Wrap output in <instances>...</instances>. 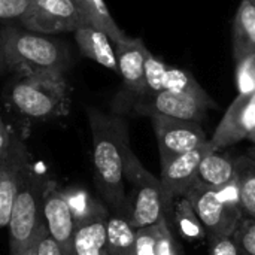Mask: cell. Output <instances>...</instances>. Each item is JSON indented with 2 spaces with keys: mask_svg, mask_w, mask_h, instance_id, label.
<instances>
[{
  "mask_svg": "<svg viewBox=\"0 0 255 255\" xmlns=\"http://www.w3.org/2000/svg\"><path fill=\"white\" fill-rule=\"evenodd\" d=\"M93 139V167L97 191L114 214L126 215V155L130 146L127 121L118 114H106L94 106L87 108Z\"/></svg>",
  "mask_w": 255,
  "mask_h": 255,
  "instance_id": "obj_1",
  "label": "cell"
},
{
  "mask_svg": "<svg viewBox=\"0 0 255 255\" xmlns=\"http://www.w3.org/2000/svg\"><path fill=\"white\" fill-rule=\"evenodd\" d=\"M0 43L6 67L13 73L66 76L73 63L72 51L64 40L27 30L19 24H3Z\"/></svg>",
  "mask_w": 255,
  "mask_h": 255,
  "instance_id": "obj_2",
  "label": "cell"
},
{
  "mask_svg": "<svg viewBox=\"0 0 255 255\" xmlns=\"http://www.w3.org/2000/svg\"><path fill=\"white\" fill-rule=\"evenodd\" d=\"M6 103L30 121H48L69 112L70 97L66 76L15 73L6 88Z\"/></svg>",
  "mask_w": 255,
  "mask_h": 255,
  "instance_id": "obj_3",
  "label": "cell"
},
{
  "mask_svg": "<svg viewBox=\"0 0 255 255\" xmlns=\"http://www.w3.org/2000/svg\"><path fill=\"white\" fill-rule=\"evenodd\" d=\"M48 179L37 173L30 164L19 193L15 199L10 220H9V253L21 255L31 247L40 229L45 226L43 220V194Z\"/></svg>",
  "mask_w": 255,
  "mask_h": 255,
  "instance_id": "obj_4",
  "label": "cell"
},
{
  "mask_svg": "<svg viewBox=\"0 0 255 255\" xmlns=\"http://www.w3.org/2000/svg\"><path fill=\"white\" fill-rule=\"evenodd\" d=\"M124 175L126 185L128 184L130 187V191L127 193L126 211V217L130 224L136 230L157 224L167 215L163 205L160 179L145 169L131 148L126 155Z\"/></svg>",
  "mask_w": 255,
  "mask_h": 255,
  "instance_id": "obj_5",
  "label": "cell"
},
{
  "mask_svg": "<svg viewBox=\"0 0 255 255\" xmlns=\"http://www.w3.org/2000/svg\"><path fill=\"white\" fill-rule=\"evenodd\" d=\"M211 108H215L212 99H200L163 90L157 93H145L130 100L117 114L120 115L124 112H133L137 115H146L149 118L154 115H161L202 123Z\"/></svg>",
  "mask_w": 255,
  "mask_h": 255,
  "instance_id": "obj_6",
  "label": "cell"
},
{
  "mask_svg": "<svg viewBox=\"0 0 255 255\" xmlns=\"http://www.w3.org/2000/svg\"><path fill=\"white\" fill-rule=\"evenodd\" d=\"M184 197H187L194 208L206 230L208 239L233 236L241 221L245 218L242 208L226 203L217 188L208 187L197 179Z\"/></svg>",
  "mask_w": 255,
  "mask_h": 255,
  "instance_id": "obj_7",
  "label": "cell"
},
{
  "mask_svg": "<svg viewBox=\"0 0 255 255\" xmlns=\"http://www.w3.org/2000/svg\"><path fill=\"white\" fill-rule=\"evenodd\" d=\"M214 151L217 149L214 148L211 140H208L205 145L160 164V185L166 214L173 208L175 200L184 197L187 191L193 187L199 176L202 160Z\"/></svg>",
  "mask_w": 255,
  "mask_h": 255,
  "instance_id": "obj_8",
  "label": "cell"
},
{
  "mask_svg": "<svg viewBox=\"0 0 255 255\" xmlns=\"http://www.w3.org/2000/svg\"><path fill=\"white\" fill-rule=\"evenodd\" d=\"M118 61V73L123 79V91L117 96L114 103L115 114L130 100L146 93L145 82V61L149 49L140 37L126 36L123 40L114 43Z\"/></svg>",
  "mask_w": 255,
  "mask_h": 255,
  "instance_id": "obj_9",
  "label": "cell"
},
{
  "mask_svg": "<svg viewBox=\"0 0 255 255\" xmlns=\"http://www.w3.org/2000/svg\"><path fill=\"white\" fill-rule=\"evenodd\" d=\"M151 121L157 139L160 164L196 149L209 140L200 123L161 115L151 117Z\"/></svg>",
  "mask_w": 255,
  "mask_h": 255,
  "instance_id": "obj_10",
  "label": "cell"
},
{
  "mask_svg": "<svg viewBox=\"0 0 255 255\" xmlns=\"http://www.w3.org/2000/svg\"><path fill=\"white\" fill-rule=\"evenodd\" d=\"M30 164V154L24 139L15 130H10L7 151L0 160V229L9 224L15 199Z\"/></svg>",
  "mask_w": 255,
  "mask_h": 255,
  "instance_id": "obj_11",
  "label": "cell"
},
{
  "mask_svg": "<svg viewBox=\"0 0 255 255\" xmlns=\"http://www.w3.org/2000/svg\"><path fill=\"white\" fill-rule=\"evenodd\" d=\"M19 25L31 31L55 36L73 33L84 24L72 0H28Z\"/></svg>",
  "mask_w": 255,
  "mask_h": 255,
  "instance_id": "obj_12",
  "label": "cell"
},
{
  "mask_svg": "<svg viewBox=\"0 0 255 255\" xmlns=\"http://www.w3.org/2000/svg\"><path fill=\"white\" fill-rule=\"evenodd\" d=\"M43 220L48 235L60 247L63 255H75L73 238L76 217L70 200L48 179L43 194Z\"/></svg>",
  "mask_w": 255,
  "mask_h": 255,
  "instance_id": "obj_13",
  "label": "cell"
},
{
  "mask_svg": "<svg viewBox=\"0 0 255 255\" xmlns=\"http://www.w3.org/2000/svg\"><path fill=\"white\" fill-rule=\"evenodd\" d=\"M254 128L255 93L239 94L226 111L209 140L217 151H221L244 139H248Z\"/></svg>",
  "mask_w": 255,
  "mask_h": 255,
  "instance_id": "obj_14",
  "label": "cell"
},
{
  "mask_svg": "<svg viewBox=\"0 0 255 255\" xmlns=\"http://www.w3.org/2000/svg\"><path fill=\"white\" fill-rule=\"evenodd\" d=\"M108 209L97 203L84 215L76 217L73 250L75 255L108 254Z\"/></svg>",
  "mask_w": 255,
  "mask_h": 255,
  "instance_id": "obj_15",
  "label": "cell"
},
{
  "mask_svg": "<svg viewBox=\"0 0 255 255\" xmlns=\"http://www.w3.org/2000/svg\"><path fill=\"white\" fill-rule=\"evenodd\" d=\"M73 34L75 42L84 57L112 72H118L115 45L106 33L90 25H82L75 30Z\"/></svg>",
  "mask_w": 255,
  "mask_h": 255,
  "instance_id": "obj_16",
  "label": "cell"
},
{
  "mask_svg": "<svg viewBox=\"0 0 255 255\" xmlns=\"http://www.w3.org/2000/svg\"><path fill=\"white\" fill-rule=\"evenodd\" d=\"M255 54V0H242L233 21V57L238 61Z\"/></svg>",
  "mask_w": 255,
  "mask_h": 255,
  "instance_id": "obj_17",
  "label": "cell"
},
{
  "mask_svg": "<svg viewBox=\"0 0 255 255\" xmlns=\"http://www.w3.org/2000/svg\"><path fill=\"white\" fill-rule=\"evenodd\" d=\"M84 25L94 27L106 33L114 43L123 40L127 34L112 18L105 0H72Z\"/></svg>",
  "mask_w": 255,
  "mask_h": 255,
  "instance_id": "obj_18",
  "label": "cell"
},
{
  "mask_svg": "<svg viewBox=\"0 0 255 255\" xmlns=\"http://www.w3.org/2000/svg\"><path fill=\"white\" fill-rule=\"evenodd\" d=\"M236 178V158L214 151L208 154L199 167L197 181L203 182L208 187L220 188Z\"/></svg>",
  "mask_w": 255,
  "mask_h": 255,
  "instance_id": "obj_19",
  "label": "cell"
},
{
  "mask_svg": "<svg viewBox=\"0 0 255 255\" xmlns=\"http://www.w3.org/2000/svg\"><path fill=\"white\" fill-rule=\"evenodd\" d=\"M108 254L136 255V229L126 215L112 214L108 218Z\"/></svg>",
  "mask_w": 255,
  "mask_h": 255,
  "instance_id": "obj_20",
  "label": "cell"
},
{
  "mask_svg": "<svg viewBox=\"0 0 255 255\" xmlns=\"http://www.w3.org/2000/svg\"><path fill=\"white\" fill-rule=\"evenodd\" d=\"M236 178L244 215L255 220V161L250 155L236 158Z\"/></svg>",
  "mask_w": 255,
  "mask_h": 255,
  "instance_id": "obj_21",
  "label": "cell"
},
{
  "mask_svg": "<svg viewBox=\"0 0 255 255\" xmlns=\"http://www.w3.org/2000/svg\"><path fill=\"white\" fill-rule=\"evenodd\" d=\"M173 217H175V223H176V227H178L179 233L185 239H188V241H202V239L208 238L202 221L199 220L194 208L191 206V203L188 202L187 197L178 199V202L175 205Z\"/></svg>",
  "mask_w": 255,
  "mask_h": 255,
  "instance_id": "obj_22",
  "label": "cell"
},
{
  "mask_svg": "<svg viewBox=\"0 0 255 255\" xmlns=\"http://www.w3.org/2000/svg\"><path fill=\"white\" fill-rule=\"evenodd\" d=\"M163 90L179 93V94H188L200 99H211V96L202 88V85L196 81V78L188 70L173 66H167Z\"/></svg>",
  "mask_w": 255,
  "mask_h": 255,
  "instance_id": "obj_23",
  "label": "cell"
},
{
  "mask_svg": "<svg viewBox=\"0 0 255 255\" xmlns=\"http://www.w3.org/2000/svg\"><path fill=\"white\" fill-rule=\"evenodd\" d=\"M167 70V64L163 63L160 58L152 55L149 51L146 61H145V82H146V93H157L163 91L164 75Z\"/></svg>",
  "mask_w": 255,
  "mask_h": 255,
  "instance_id": "obj_24",
  "label": "cell"
},
{
  "mask_svg": "<svg viewBox=\"0 0 255 255\" xmlns=\"http://www.w3.org/2000/svg\"><path fill=\"white\" fill-rule=\"evenodd\" d=\"M236 82L239 94L255 93V54L236 63Z\"/></svg>",
  "mask_w": 255,
  "mask_h": 255,
  "instance_id": "obj_25",
  "label": "cell"
},
{
  "mask_svg": "<svg viewBox=\"0 0 255 255\" xmlns=\"http://www.w3.org/2000/svg\"><path fill=\"white\" fill-rule=\"evenodd\" d=\"M242 255H255V220L244 218L233 235Z\"/></svg>",
  "mask_w": 255,
  "mask_h": 255,
  "instance_id": "obj_26",
  "label": "cell"
},
{
  "mask_svg": "<svg viewBox=\"0 0 255 255\" xmlns=\"http://www.w3.org/2000/svg\"><path fill=\"white\" fill-rule=\"evenodd\" d=\"M155 226H157V255H182L170 232L167 215L163 217Z\"/></svg>",
  "mask_w": 255,
  "mask_h": 255,
  "instance_id": "obj_27",
  "label": "cell"
},
{
  "mask_svg": "<svg viewBox=\"0 0 255 255\" xmlns=\"http://www.w3.org/2000/svg\"><path fill=\"white\" fill-rule=\"evenodd\" d=\"M28 6V0H0V22L19 24Z\"/></svg>",
  "mask_w": 255,
  "mask_h": 255,
  "instance_id": "obj_28",
  "label": "cell"
},
{
  "mask_svg": "<svg viewBox=\"0 0 255 255\" xmlns=\"http://www.w3.org/2000/svg\"><path fill=\"white\" fill-rule=\"evenodd\" d=\"M136 255H157V226L136 230Z\"/></svg>",
  "mask_w": 255,
  "mask_h": 255,
  "instance_id": "obj_29",
  "label": "cell"
},
{
  "mask_svg": "<svg viewBox=\"0 0 255 255\" xmlns=\"http://www.w3.org/2000/svg\"><path fill=\"white\" fill-rule=\"evenodd\" d=\"M209 255H242L233 236L212 238L208 239Z\"/></svg>",
  "mask_w": 255,
  "mask_h": 255,
  "instance_id": "obj_30",
  "label": "cell"
},
{
  "mask_svg": "<svg viewBox=\"0 0 255 255\" xmlns=\"http://www.w3.org/2000/svg\"><path fill=\"white\" fill-rule=\"evenodd\" d=\"M39 255H63L60 247L52 241L46 229L39 239Z\"/></svg>",
  "mask_w": 255,
  "mask_h": 255,
  "instance_id": "obj_31",
  "label": "cell"
},
{
  "mask_svg": "<svg viewBox=\"0 0 255 255\" xmlns=\"http://www.w3.org/2000/svg\"><path fill=\"white\" fill-rule=\"evenodd\" d=\"M9 140H10V130L6 127L1 115H0V160L4 157L7 146H9Z\"/></svg>",
  "mask_w": 255,
  "mask_h": 255,
  "instance_id": "obj_32",
  "label": "cell"
},
{
  "mask_svg": "<svg viewBox=\"0 0 255 255\" xmlns=\"http://www.w3.org/2000/svg\"><path fill=\"white\" fill-rule=\"evenodd\" d=\"M45 229H46V226H43V227L40 229V232H39L37 238L34 239V242L31 244V247H30V248H27V250H25V251H24L21 255H39V239H40L42 233L45 232Z\"/></svg>",
  "mask_w": 255,
  "mask_h": 255,
  "instance_id": "obj_33",
  "label": "cell"
},
{
  "mask_svg": "<svg viewBox=\"0 0 255 255\" xmlns=\"http://www.w3.org/2000/svg\"><path fill=\"white\" fill-rule=\"evenodd\" d=\"M0 33H1V25H0ZM7 70L6 67V63H4V58H3V52H1V43H0V75L4 73Z\"/></svg>",
  "mask_w": 255,
  "mask_h": 255,
  "instance_id": "obj_34",
  "label": "cell"
},
{
  "mask_svg": "<svg viewBox=\"0 0 255 255\" xmlns=\"http://www.w3.org/2000/svg\"><path fill=\"white\" fill-rule=\"evenodd\" d=\"M248 155H250V157H251V158L255 161V145L251 148V149H250V154H248Z\"/></svg>",
  "mask_w": 255,
  "mask_h": 255,
  "instance_id": "obj_35",
  "label": "cell"
},
{
  "mask_svg": "<svg viewBox=\"0 0 255 255\" xmlns=\"http://www.w3.org/2000/svg\"><path fill=\"white\" fill-rule=\"evenodd\" d=\"M248 140H251V142L255 145V128H254V131L248 136Z\"/></svg>",
  "mask_w": 255,
  "mask_h": 255,
  "instance_id": "obj_36",
  "label": "cell"
}]
</instances>
